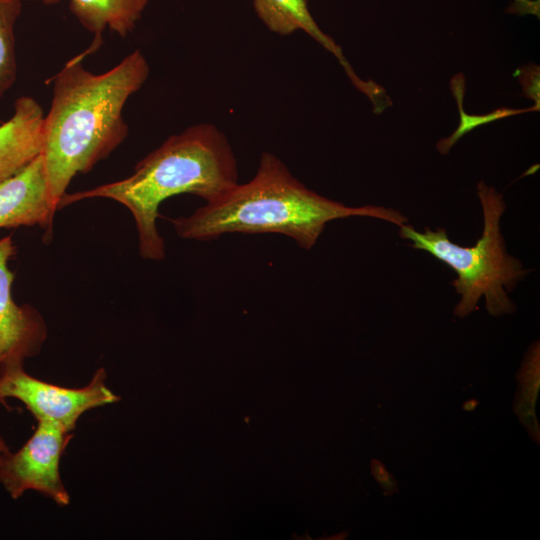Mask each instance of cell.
I'll return each instance as SVG.
<instances>
[{
    "mask_svg": "<svg viewBox=\"0 0 540 540\" xmlns=\"http://www.w3.org/2000/svg\"><path fill=\"white\" fill-rule=\"evenodd\" d=\"M77 55L51 79V106L44 116L42 156L50 193L57 206L72 179L88 173L127 137L123 110L149 77L140 50L110 70L95 74Z\"/></svg>",
    "mask_w": 540,
    "mask_h": 540,
    "instance_id": "6da1fadb",
    "label": "cell"
},
{
    "mask_svg": "<svg viewBox=\"0 0 540 540\" xmlns=\"http://www.w3.org/2000/svg\"><path fill=\"white\" fill-rule=\"evenodd\" d=\"M517 73L524 95L532 98L539 107V67L529 65L518 69Z\"/></svg>",
    "mask_w": 540,
    "mask_h": 540,
    "instance_id": "9a60e30c",
    "label": "cell"
},
{
    "mask_svg": "<svg viewBox=\"0 0 540 540\" xmlns=\"http://www.w3.org/2000/svg\"><path fill=\"white\" fill-rule=\"evenodd\" d=\"M483 211V231L470 247L453 243L445 229L417 231L406 223L399 226V235L410 240L411 246L423 250L449 266L457 278L451 282L460 301L454 314L464 318L478 308L482 297L493 316L512 313L515 305L507 292L512 291L529 270L508 254L500 230V219L506 204L500 193L483 181L477 185Z\"/></svg>",
    "mask_w": 540,
    "mask_h": 540,
    "instance_id": "277c9868",
    "label": "cell"
},
{
    "mask_svg": "<svg viewBox=\"0 0 540 540\" xmlns=\"http://www.w3.org/2000/svg\"><path fill=\"white\" fill-rule=\"evenodd\" d=\"M238 183L237 161L226 135L200 123L167 138L135 166L127 178L65 193L58 209L89 198L119 202L133 215L141 257L160 261L165 245L157 229L161 203L179 194L212 201Z\"/></svg>",
    "mask_w": 540,
    "mask_h": 540,
    "instance_id": "3957f363",
    "label": "cell"
},
{
    "mask_svg": "<svg viewBox=\"0 0 540 540\" xmlns=\"http://www.w3.org/2000/svg\"><path fill=\"white\" fill-rule=\"evenodd\" d=\"M56 210L42 154L0 179V229L37 225L51 232Z\"/></svg>",
    "mask_w": 540,
    "mask_h": 540,
    "instance_id": "ba28073f",
    "label": "cell"
},
{
    "mask_svg": "<svg viewBox=\"0 0 540 540\" xmlns=\"http://www.w3.org/2000/svg\"><path fill=\"white\" fill-rule=\"evenodd\" d=\"M16 247L10 235L0 239V367L24 363L42 349L48 335L46 322L29 304H17L12 295L14 274L8 263Z\"/></svg>",
    "mask_w": 540,
    "mask_h": 540,
    "instance_id": "52a82bcc",
    "label": "cell"
},
{
    "mask_svg": "<svg viewBox=\"0 0 540 540\" xmlns=\"http://www.w3.org/2000/svg\"><path fill=\"white\" fill-rule=\"evenodd\" d=\"M372 217L400 226L407 218L383 206L349 207L307 188L274 154L261 155L255 176L237 183L190 216L171 220L183 239L208 241L229 233L288 236L311 249L326 224L348 217Z\"/></svg>",
    "mask_w": 540,
    "mask_h": 540,
    "instance_id": "7a4b0ae2",
    "label": "cell"
},
{
    "mask_svg": "<svg viewBox=\"0 0 540 540\" xmlns=\"http://www.w3.org/2000/svg\"><path fill=\"white\" fill-rule=\"evenodd\" d=\"M23 0H0V100L17 76L14 27Z\"/></svg>",
    "mask_w": 540,
    "mask_h": 540,
    "instance_id": "7c38bea8",
    "label": "cell"
},
{
    "mask_svg": "<svg viewBox=\"0 0 540 540\" xmlns=\"http://www.w3.org/2000/svg\"><path fill=\"white\" fill-rule=\"evenodd\" d=\"M43 123L42 107L34 98L16 99L13 115L0 125V179L42 153Z\"/></svg>",
    "mask_w": 540,
    "mask_h": 540,
    "instance_id": "9c48e42d",
    "label": "cell"
},
{
    "mask_svg": "<svg viewBox=\"0 0 540 540\" xmlns=\"http://www.w3.org/2000/svg\"><path fill=\"white\" fill-rule=\"evenodd\" d=\"M30 1H41V2H45V0H30Z\"/></svg>",
    "mask_w": 540,
    "mask_h": 540,
    "instance_id": "ac0fdd59",
    "label": "cell"
},
{
    "mask_svg": "<svg viewBox=\"0 0 540 540\" xmlns=\"http://www.w3.org/2000/svg\"><path fill=\"white\" fill-rule=\"evenodd\" d=\"M451 89L455 96V99L459 106L460 111V125L454 131L452 135L447 138L440 140L437 143V150L445 155L447 154L452 146L465 134L470 132L475 127L486 124L495 120H499L511 115H517L521 113L536 111L534 107L530 109H509V108H500L486 115H468L463 111L462 102L464 98L465 90V78L462 74L455 75L451 80Z\"/></svg>",
    "mask_w": 540,
    "mask_h": 540,
    "instance_id": "5bb4252c",
    "label": "cell"
},
{
    "mask_svg": "<svg viewBox=\"0 0 540 540\" xmlns=\"http://www.w3.org/2000/svg\"><path fill=\"white\" fill-rule=\"evenodd\" d=\"M61 0H45L53 5ZM148 0H69V8L80 24L94 35L91 45L82 52L85 58L103 43L106 28L126 37L132 32L144 12Z\"/></svg>",
    "mask_w": 540,
    "mask_h": 540,
    "instance_id": "8fae6325",
    "label": "cell"
},
{
    "mask_svg": "<svg viewBox=\"0 0 540 540\" xmlns=\"http://www.w3.org/2000/svg\"><path fill=\"white\" fill-rule=\"evenodd\" d=\"M73 432L56 423L37 420L30 438L15 452L0 456V483L12 499L27 491L38 492L59 506L70 504V494L62 480L60 462Z\"/></svg>",
    "mask_w": 540,
    "mask_h": 540,
    "instance_id": "8992f818",
    "label": "cell"
},
{
    "mask_svg": "<svg viewBox=\"0 0 540 540\" xmlns=\"http://www.w3.org/2000/svg\"><path fill=\"white\" fill-rule=\"evenodd\" d=\"M8 449L9 447L7 446L6 442L0 437V456Z\"/></svg>",
    "mask_w": 540,
    "mask_h": 540,
    "instance_id": "e0dca14e",
    "label": "cell"
},
{
    "mask_svg": "<svg viewBox=\"0 0 540 540\" xmlns=\"http://www.w3.org/2000/svg\"><path fill=\"white\" fill-rule=\"evenodd\" d=\"M254 9L269 30L282 36L302 30L337 57L353 84L373 100L380 91L374 82L361 80L343 56L340 47L316 24L307 0H253Z\"/></svg>",
    "mask_w": 540,
    "mask_h": 540,
    "instance_id": "30bf717a",
    "label": "cell"
},
{
    "mask_svg": "<svg viewBox=\"0 0 540 540\" xmlns=\"http://www.w3.org/2000/svg\"><path fill=\"white\" fill-rule=\"evenodd\" d=\"M23 365L0 367V403L10 398L18 400L36 421H50L73 432L84 413L120 399L107 386L104 368H98L85 386L71 388L38 379L28 374Z\"/></svg>",
    "mask_w": 540,
    "mask_h": 540,
    "instance_id": "5b68a950",
    "label": "cell"
},
{
    "mask_svg": "<svg viewBox=\"0 0 540 540\" xmlns=\"http://www.w3.org/2000/svg\"><path fill=\"white\" fill-rule=\"evenodd\" d=\"M520 390L514 405L523 424L534 439L539 438V429L534 414V405L539 388V345L529 349L519 373Z\"/></svg>",
    "mask_w": 540,
    "mask_h": 540,
    "instance_id": "4fadbf2b",
    "label": "cell"
},
{
    "mask_svg": "<svg viewBox=\"0 0 540 540\" xmlns=\"http://www.w3.org/2000/svg\"><path fill=\"white\" fill-rule=\"evenodd\" d=\"M372 473L382 488L392 494L397 491V484L392 475L388 473L385 467L377 460H373L371 464Z\"/></svg>",
    "mask_w": 540,
    "mask_h": 540,
    "instance_id": "2e32d148",
    "label": "cell"
}]
</instances>
